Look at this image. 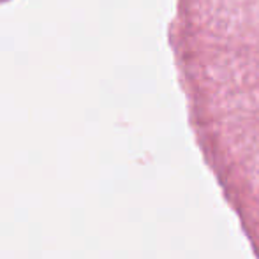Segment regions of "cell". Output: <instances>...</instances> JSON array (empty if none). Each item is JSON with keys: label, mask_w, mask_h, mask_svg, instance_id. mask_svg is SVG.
Segmentation results:
<instances>
[{"label": "cell", "mask_w": 259, "mask_h": 259, "mask_svg": "<svg viewBox=\"0 0 259 259\" xmlns=\"http://www.w3.org/2000/svg\"><path fill=\"white\" fill-rule=\"evenodd\" d=\"M171 42L219 189L259 201V0H177Z\"/></svg>", "instance_id": "6da1fadb"}]
</instances>
